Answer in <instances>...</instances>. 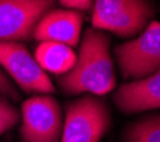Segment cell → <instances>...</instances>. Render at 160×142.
<instances>
[{
	"mask_svg": "<svg viewBox=\"0 0 160 142\" xmlns=\"http://www.w3.org/2000/svg\"><path fill=\"white\" fill-rule=\"evenodd\" d=\"M110 122V109L103 99L84 95L66 107L60 142H100Z\"/></svg>",
	"mask_w": 160,
	"mask_h": 142,
	"instance_id": "obj_3",
	"label": "cell"
},
{
	"mask_svg": "<svg viewBox=\"0 0 160 142\" xmlns=\"http://www.w3.org/2000/svg\"><path fill=\"white\" fill-rule=\"evenodd\" d=\"M63 128V115L57 99L34 95L22 105V142H59Z\"/></svg>",
	"mask_w": 160,
	"mask_h": 142,
	"instance_id": "obj_5",
	"label": "cell"
},
{
	"mask_svg": "<svg viewBox=\"0 0 160 142\" xmlns=\"http://www.w3.org/2000/svg\"><path fill=\"white\" fill-rule=\"evenodd\" d=\"M83 17L74 10H50L37 21L33 39L43 43H60L74 47L80 41Z\"/></svg>",
	"mask_w": 160,
	"mask_h": 142,
	"instance_id": "obj_8",
	"label": "cell"
},
{
	"mask_svg": "<svg viewBox=\"0 0 160 142\" xmlns=\"http://www.w3.org/2000/svg\"><path fill=\"white\" fill-rule=\"evenodd\" d=\"M19 112L6 98L0 97V135L19 122Z\"/></svg>",
	"mask_w": 160,
	"mask_h": 142,
	"instance_id": "obj_12",
	"label": "cell"
},
{
	"mask_svg": "<svg viewBox=\"0 0 160 142\" xmlns=\"http://www.w3.org/2000/svg\"><path fill=\"white\" fill-rule=\"evenodd\" d=\"M124 142H160V114L140 118L123 131Z\"/></svg>",
	"mask_w": 160,
	"mask_h": 142,
	"instance_id": "obj_11",
	"label": "cell"
},
{
	"mask_svg": "<svg viewBox=\"0 0 160 142\" xmlns=\"http://www.w3.org/2000/svg\"><path fill=\"white\" fill-rule=\"evenodd\" d=\"M114 53L124 78L139 81L160 71V23L150 21L140 36L117 46Z\"/></svg>",
	"mask_w": 160,
	"mask_h": 142,
	"instance_id": "obj_4",
	"label": "cell"
},
{
	"mask_svg": "<svg viewBox=\"0 0 160 142\" xmlns=\"http://www.w3.org/2000/svg\"><path fill=\"white\" fill-rule=\"evenodd\" d=\"M0 66L26 93L50 94L54 85L29 50L17 41H0Z\"/></svg>",
	"mask_w": 160,
	"mask_h": 142,
	"instance_id": "obj_6",
	"label": "cell"
},
{
	"mask_svg": "<svg viewBox=\"0 0 160 142\" xmlns=\"http://www.w3.org/2000/svg\"><path fill=\"white\" fill-rule=\"evenodd\" d=\"M59 2L69 9H73L74 11H77V10L87 11L93 7V0H59Z\"/></svg>",
	"mask_w": 160,
	"mask_h": 142,
	"instance_id": "obj_14",
	"label": "cell"
},
{
	"mask_svg": "<svg viewBox=\"0 0 160 142\" xmlns=\"http://www.w3.org/2000/svg\"><path fill=\"white\" fill-rule=\"evenodd\" d=\"M59 84L66 94L102 97L116 87L113 61L110 56V37L102 30L89 29L83 36L76 64L60 76Z\"/></svg>",
	"mask_w": 160,
	"mask_h": 142,
	"instance_id": "obj_1",
	"label": "cell"
},
{
	"mask_svg": "<svg viewBox=\"0 0 160 142\" xmlns=\"http://www.w3.org/2000/svg\"><path fill=\"white\" fill-rule=\"evenodd\" d=\"M0 94H4V95L10 97L13 99L19 98V93L16 91V88L13 87V84L10 83V80L6 77V74L0 70Z\"/></svg>",
	"mask_w": 160,
	"mask_h": 142,
	"instance_id": "obj_13",
	"label": "cell"
},
{
	"mask_svg": "<svg viewBox=\"0 0 160 142\" xmlns=\"http://www.w3.org/2000/svg\"><path fill=\"white\" fill-rule=\"evenodd\" d=\"M37 64L43 71L52 74L63 76L69 73L76 64L77 54L73 51V47L60 43H40L34 53Z\"/></svg>",
	"mask_w": 160,
	"mask_h": 142,
	"instance_id": "obj_10",
	"label": "cell"
},
{
	"mask_svg": "<svg viewBox=\"0 0 160 142\" xmlns=\"http://www.w3.org/2000/svg\"><path fill=\"white\" fill-rule=\"evenodd\" d=\"M154 14L149 0H93L92 26L120 37L142 33Z\"/></svg>",
	"mask_w": 160,
	"mask_h": 142,
	"instance_id": "obj_2",
	"label": "cell"
},
{
	"mask_svg": "<svg viewBox=\"0 0 160 142\" xmlns=\"http://www.w3.org/2000/svg\"><path fill=\"white\" fill-rule=\"evenodd\" d=\"M54 0H0V41L29 40Z\"/></svg>",
	"mask_w": 160,
	"mask_h": 142,
	"instance_id": "obj_7",
	"label": "cell"
},
{
	"mask_svg": "<svg viewBox=\"0 0 160 142\" xmlns=\"http://www.w3.org/2000/svg\"><path fill=\"white\" fill-rule=\"evenodd\" d=\"M116 107L123 114H137L160 108V71L139 81L124 83L113 95Z\"/></svg>",
	"mask_w": 160,
	"mask_h": 142,
	"instance_id": "obj_9",
	"label": "cell"
}]
</instances>
